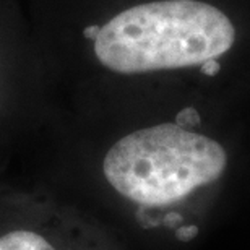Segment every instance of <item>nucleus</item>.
I'll return each mask as SVG.
<instances>
[{
	"label": "nucleus",
	"instance_id": "obj_1",
	"mask_svg": "<svg viewBox=\"0 0 250 250\" xmlns=\"http://www.w3.org/2000/svg\"><path fill=\"white\" fill-rule=\"evenodd\" d=\"M133 119L112 104L57 99L36 135L38 172L104 223L159 241L197 236L229 169L223 143L188 111Z\"/></svg>",
	"mask_w": 250,
	"mask_h": 250
},
{
	"label": "nucleus",
	"instance_id": "obj_2",
	"mask_svg": "<svg viewBox=\"0 0 250 250\" xmlns=\"http://www.w3.org/2000/svg\"><path fill=\"white\" fill-rule=\"evenodd\" d=\"M0 151V250H122L106 224L38 172L15 182L3 177Z\"/></svg>",
	"mask_w": 250,
	"mask_h": 250
},
{
	"label": "nucleus",
	"instance_id": "obj_3",
	"mask_svg": "<svg viewBox=\"0 0 250 250\" xmlns=\"http://www.w3.org/2000/svg\"><path fill=\"white\" fill-rule=\"evenodd\" d=\"M56 103V80L23 0H0V149L33 137Z\"/></svg>",
	"mask_w": 250,
	"mask_h": 250
}]
</instances>
